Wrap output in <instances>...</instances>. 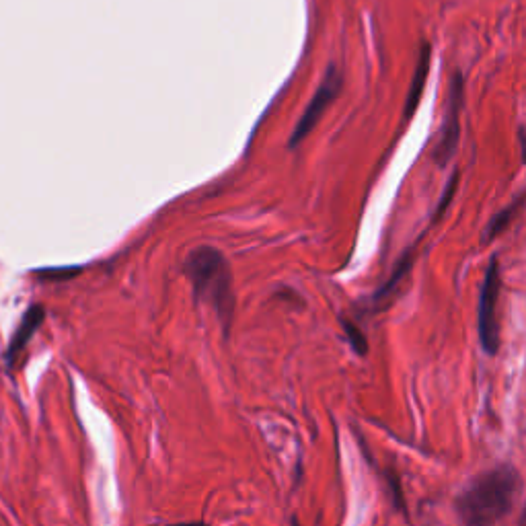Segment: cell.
Wrapping results in <instances>:
<instances>
[{"mask_svg":"<svg viewBox=\"0 0 526 526\" xmlns=\"http://www.w3.org/2000/svg\"><path fill=\"white\" fill-rule=\"evenodd\" d=\"M430 54H432L430 44H424L422 50H420L418 62H416V70H413L409 91H407V99H405V120L416 116L418 105H420V101H422L424 87H426V81H428V72H430Z\"/></svg>","mask_w":526,"mask_h":526,"instance_id":"obj_7","label":"cell"},{"mask_svg":"<svg viewBox=\"0 0 526 526\" xmlns=\"http://www.w3.org/2000/svg\"><path fill=\"white\" fill-rule=\"evenodd\" d=\"M524 202H526V194L518 196V198H516L514 202H510L504 210H500V212L490 220V227H487V231H485V235H483V241H492V239H496L498 235H502V233L510 227V224L514 222V218L520 214Z\"/></svg>","mask_w":526,"mask_h":526,"instance_id":"obj_9","label":"cell"},{"mask_svg":"<svg viewBox=\"0 0 526 526\" xmlns=\"http://www.w3.org/2000/svg\"><path fill=\"white\" fill-rule=\"evenodd\" d=\"M459 179H461L459 171H453V175H450V179H448V183H446V187H444V194H442V198L438 200V206H436V210H434V218H432L434 224L440 222V218L446 214L450 202H453V198H455V194H457Z\"/></svg>","mask_w":526,"mask_h":526,"instance_id":"obj_11","label":"cell"},{"mask_svg":"<svg viewBox=\"0 0 526 526\" xmlns=\"http://www.w3.org/2000/svg\"><path fill=\"white\" fill-rule=\"evenodd\" d=\"M463 74L455 72L453 79L448 85V97H446V111H444V122L438 146L434 150V159L438 165H446L450 159L455 157L459 136H461V111H463Z\"/></svg>","mask_w":526,"mask_h":526,"instance_id":"obj_4","label":"cell"},{"mask_svg":"<svg viewBox=\"0 0 526 526\" xmlns=\"http://www.w3.org/2000/svg\"><path fill=\"white\" fill-rule=\"evenodd\" d=\"M344 87V77H342V72L337 70L335 66H329L327 72H325V77H323V83L319 85L317 93L313 95L311 103L307 105L305 109V114L300 116L292 136H290V146H298L300 142H303L313 130L315 126L321 122L323 114L327 111V107L337 99V95H340Z\"/></svg>","mask_w":526,"mask_h":526,"instance_id":"obj_5","label":"cell"},{"mask_svg":"<svg viewBox=\"0 0 526 526\" xmlns=\"http://www.w3.org/2000/svg\"><path fill=\"white\" fill-rule=\"evenodd\" d=\"M389 483H391V492H393V498L397 500V508L403 510L405 504H403V496H401V487H399V477L395 473H389Z\"/></svg>","mask_w":526,"mask_h":526,"instance_id":"obj_13","label":"cell"},{"mask_svg":"<svg viewBox=\"0 0 526 526\" xmlns=\"http://www.w3.org/2000/svg\"><path fill=\"white\" fill-rule=\"evenodd\" d=\"M342 327L346 331V337H348L352 350L358 356H366L368 354V340H366V335L362 333V329L354 321H350L346 317H342Z\"/></svg>","mask_w":526,"mask_h":526,"instance_id":"obj_10","label":"cell"},{"mask_svg":"<svg viewBox=\"0 0 526 526\" xmlns=\"http://www.w3.org/2000/svg\"><path fill=\"white\" fill-rule=\"evenodd\" d=\"M522 479L512 465H498L475 475L455 500L461 526H496L514 508Z\"/></svg>","mask_w":526,"mask_h":526,"instance_id":"obj_1","label":"cell"},{"mask_svg":"<svg viewBox=\"0 0 526 526\" xmlns=\"http://www.w3.org/2000/svg\"><path fill=\"white\" fill-rule=\"evenodd\" d=\"M500 288H502L500 263L498 257H492L479 290V305H477L479 344L487 356H496L500 352V319H498Z\"/></svg>","mask_w":526,"mask_h":526,"instance_id":"obj_3","label":"cell"},{"mask_svg":"<svg viewBox=\"0 0 526 526\" xmlns=\"http://www.w3.org/2000/svg\"><path fill=\"white\" fill-rule=\"evenodd\" d=\"M185 274L192 282L196 298L216 313L224 335H229L237 298L227 257L210 245L196 247L185 259Z\"/></svg>","mask_w":526,"mask_h":526,"instance_id":"obj_2","label":"cell"},{"mask_svg":"<svg viewBox=\"0 0 526 526\" xmlns=\"http://www.w3.org/2000/svg\"><path fill=\"white\" fill-rule=\"evenodd\" d=\"M290 526H300V522H298V516H296V514L290 518Z\"/></svg>","mask_w":526,"mask_h":526,"instance_id":"obj_16","label":"cell"},{"mask_svg":"<svg viewBox=\"0 0 526 526\" xmlns=\"http://www.w3.org/2000/svg\"><path fill=\"white\" fill-rule=\"evenodd\" d=\"M46 321V309L42 305H33L25 311L21 323L17 325V329L13 331L7 352H5V366L9 372H13L21 360V354L25 352V348L29 346V342L33 340V335L37 333Z\"/></svg>","mask_w":526,"mask_h":526,"instance_id":"obj_6","label":"cell"},{"mask_svg":"<svg viewBox=\"0 0 526 526\" xmlns=\"http://www.w3.org/2000/svg\"><path fill=\"white\" fill-rule=\"evenodd\" d=\"M167 526H210L206 520H190V522H173Z\"/></svg>","mask_w":526,"mask_h":526,"instance_id":"obj_14","label":"cell"},{"mask_svg":"<svg viewBox=\"0 0 526 526\" xmlns=\"http://www.w3.org/2000/svg\"><path fill=\"white\" fill-rule=\"evenodd\" d=\"M413 259H416V247H411V249H407L403 253V257L397 261V266H395L391 278L383 284V288H379L377 292H374V296H372V307L374 309H379V305H385L393 298V294L397 292V288L403 282V278L411 272Z\"/></svg>","mask_w":526,"mask_h":526,"instance_id":"obj_8","label":"cell"},{"mask_svg":"<svg viewBox=\"0 0 526 526\" xmlns=\"http://www.w3.org/2000/svg\"><path fill=\"white\" fill-rule=\"evenodd\" d=\"M518 526H526V506H524V510H522V514H520V520H518Z\"/></svg>","mask_w":526,"mask_h":526,"instance_id":"obj_15","label":"cell"},{"mask_svg":"<svg viewBox=\"0 0 526 526\" xmlns=\"http://www.w3.org/2000/svg\"><path fill=\"white\" fill-rule=\"evenodd\" d=\"M77 274H79V270L68 268V270H42L37 276L44 278V280H62V278H72Z\"/></svg>","mask_w":526,"mask_h":526,"instance_id":"obj_12","label":"cell"}]
</instances>
